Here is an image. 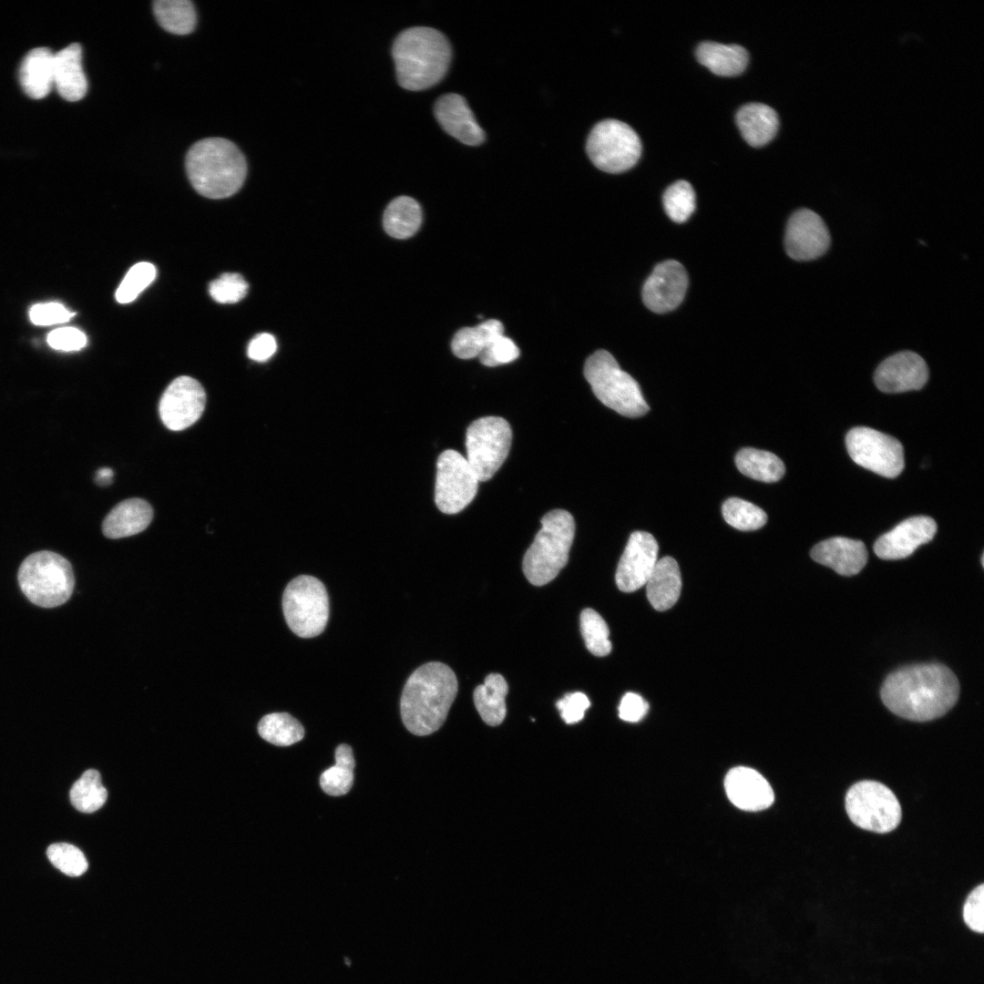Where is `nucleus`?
Segmentation results:
<instances>
[{
	"mask_svg": "<svg viewBox=\"0 0 984 984\" xmlns=\"http://www.w3.org/2000/svg\"><path fill=\"white\" fill-rule=\"evenodd\" d=\"M645 585L648 600L655 610L662 611L671 608L682 589L677 561L669 556L658 560Z\"/></svg>",
	"mask_w": 984,
	"mask_h": 984,
	"instance_id": "obj_27",
	"label": "nucleus"
},
{
	"mask_svg": "<svg viewBox=\"0 0 984 984\" xmlns=\"http://www.w3.org/2000/svg\"><path fill=\"white\" fill-rule=\"evenodd\" d=\"M688 286V275L677 261L668 260L657 264L642 288V300L648 309L663 313L675 309L682 302Z\"/></svg>",
	"mask_w": 984,
	"mask_h": 984,
	"instance_id": "obj_17",
	"label": "nucleus"
},
{
	"mask_svg": "<svg viewBox=\"0 0 984 984\" xmlns=\"http://www.w3.org/2000/svg\"><path fill=\"white\" fill-rule=\"evenodd\" d=\"M422 222V210L418 202L407 196L393 200L384 213V228L392 237L406 239L414 235Z\"/></svg>",
	"mask_w": 984,
	"mask_h": 984,
	"instance_id": "obj_31",
	"label": "nucleus"
},
{
	"mask_svg": "<svg viewBox=\"0 0 984 984\" xmlns=\"http://www.w3.org/2000/svg\"><path fill=\"white\" fill-rule=\"evenodd\" d=\"M277 349L275 338L270 333H260L249 343L248 355L257 362H265L270 359Z\"/></svg>",
	"mask_w": 984,
	"mask_h": 984,
	"instance_id": "obj_49",
	"label": "nucleus"
},
{
	"mask_svg": "<svg viewBox=\"0 0 984 984\" xmlns=\"http://www.w3.org/2000/svg\"><path fill=\"white\" fill-rule=\"evenodd\" d=\"M156 268L147 261L132 266L116 291V300L119 303L133 302L155 279Z\"/></svg>",
	"mask_w": 984,
	"mask_h": 984,
	"instance_id": "obj_40",
	"label": "nucleus"
},
{
	"mask_svg": "<svg viewBox=\"0 0 984 984\" xmlns=\"http://www.w3.org/2000/svg\"><path fill=\"white\" fill-rule=\"evenodd\" d=\"M152 518V507L146 500L126 499L107 515L102 523V530L109 538L130 537L146 529Z\"/></svg>",
	"mask_w": 984,
	"mask_h": 984,
	"instance_id": "obj_24",
	"label": "nucleus"
},
{
	"mask_svg": "<svg viewBox=\"0 0 984 984\" xmlns=\"http://www.w3.org/2000/svg\"><path fill=\"white\" fill-rule=\"evenodd\" d=\"M205 404L202 385L192 377L179 376L164 391L159 405V416L167 428L184 430L199 420Z\"/></svg>",
	"mask_w": 984,
	"mask_h": 984,
	"instance_id": "obj_14",
	"label": "nucleus"
},
{
	"mask_svg": "<svg viewBox=\"0 0 984 984\" xmlns=\"http://www.w3.org/2000/svg\"><path fill=\"white\" fill-rule=\"evenodd\" d=\"M74 313L57 302L39 303L29 312L30 320L38 325H49L67 322Z\"/></svg>",
	"mask_w": 984,
	"mask_h": 984,
	"instance_id": "obj_45",
	"label": "nucleus"
},
{
	"mask_svg": "<svg viewBox=\"0 0 984 984\" xmlns=\"http://www.w3.org/2000/svg\"><path fill=\"white\" fill-rule=\"evenodd\" d=\"M519 355V349L512 339L502 334L496 338L478 356L486 366H497L515 361Z\"/></svg>",
	"mask_w": 984,
	"mask_h": 984,
	"instance_id": "obj_43",
	"label": "nucleus"
},
{
	"mask_svg": "<svg viewBox=\"0 0 984 984\" xmlns=\"http://www.w3.org/2000/svg\"><path fill=\"white\" fill-rule=\"evenodd\" d=\"M663 207L667 215L675 222L686 221L695 210V193L686 180H678L665 190Z\"/></svg>",
	"mask_w": 984,
	"mask_h": 984,
	"instance_id": "obj_39",
	"label": "nucleus"
},
{
	"mask_svg": "<svg viewBox=\"0 0 984 984\" xmlns=\"http://www.w3.org/2000/svg\"><path fill=\"white\" fill-rule=\"evenodd\" d=\"M984 886L980 884L968 896L963 907V918L973 931L984 932Z\"/></svg>",
	"mask_w": 984,
	"mask_h": 984,
	"instance_id": "obj_44",
	"label": "nucleus"
},
{
	"mask_svg": "<svg viewBox=\"0 0 984 984\" xmlns=\"http://www.w3.org/2000/svg\"><path fill=\"white\" fill-rule=\"evenodd\" d=\"M831 237L823 219L809 209H800L789 218L784 235L787 255L795 261H812L829 249Z\"/></svg>",
	"mask_w": 984,
	"mask_h": 984,
	"instance_id": "obj_15",
	"label": "nucleus"
},
{
	"mask_svg": "<svg viewBox=\"0 0 984 984\" xmlns=\"http://www.w3.org/2000/svg\"><path fill=\"white\" fill-rule=\"evenodd\" d=\"M504 334V325L490 319L476 326L460 329L454 336L451 348L461 359L478 357L498 336Z\"/></svg>",
	"mask_w": 984,
	"mask_h": 984,
	"instance_id": "obj_30",
	"label": "nucleus"
},
{
	"mask_svg": "<svg viewBox=\"0 0 984 984\" xmlns=\"http://www.w3.org/2000/svg\"><path fill=\"white\" fill-rule=\"evenodd\" d=\"M258 733L265 741L278 746L292 745L303 738L302 725L287 712H272L263 716Z\"/></svg>",
	"mask_w": 984,
	"mask_h": 984,
	"instance_id": "obj_35",
	"label": "nucleus"
},
{
	"mask_svg": "<svg viewBox=\"0 0 984 984\" xmlns=\"http://www.w3.org/2000/svg\"><path fill=\"white\" fill-rule=\"evenodd\" d=\"M54 55L49 48L37 47L25 56L19 70V80L28 97L40 99L50 92L54 86Z\"/></svg>",
	"mask_w": 984,
	"mask_h": 984,
	"instance_id": "obj_26",
	"label": "nucleus"
},
{
	"mask_svg": "<svg viewBox=\"0 0 984 984\" xmlns=\"http://www.w3.org/2000/svg\"><path fill=\"white\" fill-rule=\"evenodd\" d=\"M580 631L589 651L602 657L611 651L610 630L603 618L592 609H585L580 614Z\"/></svg>",
	"mask_w": 984,
	"mask_h": 984,
	"instance_id": "obj_38",
	"label": "nucleus"
},
{
	"mask_svg": "<svg viewBox=\"0 0 984 984\" xmlns=\"http://www.w3.org/2000/svg\"><path fill=\"white\" fill-rule=\"evenodd\" d=\"M508 691L505 678L498 673L488 674L483 684L477 686L473 698L482 720L490 726L500 724L507 713L506 695Z\"/></svg>",
	"mask_w": 984,
	"mask_h": 984,
	"instance_id": "obj_29",
	"label": "nucleus"
},
{
	"mask_svg": "<svg viewBox=\"0 0 984 984\" xmlns=\"http://www.w3.org/2000/svg\"><path fill=\"white\" fill-rule=\"evenodd\" d=\"M735 464L744 476L766 483L780 480L785 472L784 465L777 456L751 447L737 452Z\"/></svg>",
	"mask_w": 984,
	"mask_h": 984,
	"instance_id": "obj_32",
	"label": "nucleus"
},
{
	"mask_svg": "<svg viewBox=\"0 0 984 984\" xmlns=\"http://www.w3.org/2000/svg\"><path fill=\"white\" fill-rule=\"evenodd\" d=\"M846 810L856 825L879 834L897 828L902 815L895 794L885 784L871 780L857 782L848 789Z\"/></svg>",
	"mask_w": 984,
	"mask_h": 984,
	"instance_id": "obj_9",
	"label": "nucleus"
},
{
	"mask_svg": "<svg viewBox=\"0 0 984 984\" xmlns=\"http://www.w3.org/2000/svg\"><path fill=\"white\" fill-rule=\"evenodd\" d=\"M540 522L522 563L526 578L535 586L548 583L566 566L575 536V521L567 510L553 509Z\"/></svg>",
	"mask_w": 984,
	"mask_h": 984,
	"instance_id": "obj_5",
	"label": "nucleus"
},
{
	"mask_svg": "<svg viewBox=\"0 0 984 984\" xmlns=\"http://www.w3.org/2000/svg\"><path fill=\"white\" fill-rule=\"evenodd\" d=\"M283 615L291 630L301 638L321 634L329 618V599L323 583L301 575L292 579L282 596Z\"/></svg>",
	"mask_w": 984,
	"mask_h": 984,
	"instance_id": "obj_8",
	"label": "nucleus"
},
{
	"mask_svg": "<svg viewBox=\"0 0 984 984\" xmlns=\"http://www.w3.org/2000/svg\"><path fill=\"white\" fill-rule=\"evenodd\" d=\"M21 590L34 604L54 608L65 603L75 585L73 569L67 559L51 551L29 555L18 570Z\"/></svg>",
	"mask_w": 984,
	"mask_h": 984,
	"instance_id": "obj_7",
	"label": "nucleus"
},
{
	"mask_svg": "<svg viewBox=\"0 0 984 984\" xmlns=\"http://www.w3.org/2000/svg\"><path fill=\"white\" fill-rule=\"evenodd\" d=\"M649 710L648 702L635 692H627L619 705V716L621 720L636 723L641 720Z\"/></svg>",
	"mask_w": 984,
	"mask_h": 984,
	"instance_id": "obj_48",
	"label": "nucleus"
},
{
	"mask_svg": "<svg viewBox=\"0 0 984 984\" xmlns=\"http://www.w3.org/2000/svg\"><path fill=\"white\" fill-rule=\"evenodd\" d=\"M69 797L73 806L82 813L90 814L102 807L108 791L102 784L100 774L95 769L84 772L72 785Z\"/></svg>",
	"mask_w": 984,
	"mask_h": 984,
	"instance_id": "obj_36",
	"label": "nucleus"
},
{
	"mask_svg": "<svg viewBox=\"0 0 984 984\" xmlns=\"http://www.w3.org/2000/svg\"><path fill=\"white\" fill-rule=\"evenodd\" d=\"M512 440L507 421L499 416H484L466 429V460L479 481H487L505 462Z\"/></svg>",
	"mask_w": 984,
	"mask_h": 984,
	"instance_id": "obj_11",
	"label": "nucleus"
},
{
	"mask_svg": "<svg viewBox=\"0 0 984 984\" xmlns=\"http://www.w3.org/2000/svg\"><path fill=\"white\" fill-rule=\"evenodd\" d=\"M392 54L399 85L413 91L438 83L451 60V47L446 37L427 26H414L402 31L394 41Z\"/></svg>",
	"mask_w": 984,
	"mask_h": 984,
	"instance_id": "obj_3",
	"label": "nucleus"
},
{
	"mask_svg": "<svg viewBox=\"0 0 984 984\" xmlns=\"http://www.w3.org/2000/svg\"><path fill=\"white\" fill-rule=\"evenodd\" d=\"M698 61L712 73L721 77L742 74L749 60L746 49L739 45L702 42L696 49Z\"/></svg>",
	"mask_w": 984,
	"mask_h": 984,
	"instance_id": "obj_28",
	"label": "nucleus"
},
{
	"mask_svg": "<svg viewBox=\"0 0 984 984\" xmlns=\"http://www.w3.org/2000/svg\"><path fill=\"white\" fill-rule=\"evenodd\" d=\"M584 375L596 397L627 417H639L650 410L640 385L606 350H598L585 362Z\"/></svg>",
	"mask_w": 984,
	"mask_h": 984,
	"instance_id": "obj_6",
	"label": "nucleus"
},
{
	"mask_svg": "<svg viewBox=\"0 0 984 984\" xmlns=\"http://www.w3.org/2000/svg\"><path fill=\"white\" fill-rule=\"evenodd\" d=\"M724 520L739 530H755L767 521L765 512L754 504L738 497H730L722 507Z\"/></svg>",
	"mask_w": 984,
	"mask_h": 984,
	"instance_id": "obj_37",
	"label": "nucleus"
},
{
	"mask_svg": "<svg viewBox=\"0 0 984 984\" xmlns=\"http://www.w3.org/2000/svg\"><path fill=\"white\" fill-rule=\"evenodd\" d=\"M928 375V367L919 354L902 351L886 358L877 366L874 381L884 393H902L922 388Z\"/></svg>",
	"mask_w": 984,
	"mask_h": 984,
	"instance_id": "obj_18",
	"label": "nucleus"
},
{
	"mask_svg": "<svg viewBox=\"0 0 984 984\" xmlns=\"http://www.w3.org/2000/svg\"><path fill=\"white\" fill-rule=\"evenodd\" d=\"M812 559L842 576H853L867 562V551L860 540L835 537L823 540L811 550Z\"/></svg>",
	"mask_w": 984,
	"mask_h": 984,
	"instance_id": "obj_22",
	"label": "nucleus"
},
{
	"mask_svg": "<svg viewBox=\"0 0 984 984\" xmlns=\"http://www.w3.org/2000/svg\"><path fill=\"white\" fill-rule=\"evenodd\" d=\"M850 457L863 466L885 477H896L904 468V449L895 437L876 429L858 426L846 437Z\"/></svg>",
	"mask_w": 984,
	"mask_h": 984,
	"instance_id": "obj_13",
	"label": "nucleus"
},
{
	"mask_svg": "<svg viewBox=\"0 0 984 984\" xmlns=\"http://www.w3.org/2000/svg\"><path fill=\"white\" fill-rule=\"evenodd\" d=\"M658 543L649 532L631 533L615 575L620 590L632 592L646 584L658 561Z\"/></svg>",
	"mask_w": 984,
	"mask_h": 984,
	"instance_id": "obj_16",
	"label": "nucleus"
},
{
	"mask_svg": "<svg viewBox=\"0 0 984 984\" xmlns=\"http://www.w3.org/2000/svg\"><path fill=\"white\" fill-rule=\"evenodd\" d=\"M153 11L160 26L171 34L187 35L195 28L197 16L190 1L157 0Z\"/></svg>",
	"mask_w": 984,
	"mask_h": 984,
	"instance_id": "obj_33",
	"label": "nucleus"
},
{
	"mask_svg": "<svg viewBox=\"0 0 984 984\" xmlns=\"http://www.w3.org/2000/svg\"><path fill=\"white\" fill-rule=\"evenodd\" d=\"M589 705V698L580 692L568 693L556 703L561 718L568 724L581 721Z\"/></svg>",
	"mask_w": 984,
	"mask_h": 984,
	"instance_id": "obj_46",
	"label": "nucleus"
},
{
	"mask_svg": "<svg viewBox=\"0 0 984 984\" xmlns=\"http://www.w3.org/2000/svg\"><path fill=\"white\" fill-rule=\"evenodd\" d=\"M880 695L884 704L897 716L926 722L944 715L955 705L959 682L943 664H915L890 673Z\"/></svg>",
	"mask_w": 984,
	"mask_h": 984,
	"instance_id": "obj_1",
	"label": "nucleus"
},
{
	"mask_svg": "<svg viewBox=\"0 0 984 984\" xmlns=\"http://www.w3.org/2000/svg\"><path fill=\"white\" fill-rule=\"evenodd\" d=\"M54 85L59 95L67 101L83 98L87 80L82 67V48L73 43L54 55Z\"/></svg>",
	"mask_w": 984,
	"mask_h": 984,
	"instance_id": "obj_23",
	"label": "nucleus"
},
{
	"mask_svg": "<svg viewBox=\"0 0 984 984\" xmlns=\"http://www.w3.org/2000/svg\"><path fill=\"white\" fill-rule=\"evenodd\" d=\"M479 479L468 461L459 452L447 449L436 463L435 502L445 514L462 511L475 498Z\"/></svg>",
	"mask_w": 984,
	"mask_h": 984,
	"instance_id": "obj_12",
	"label": "nucleus"
},
{
	"mask_svg": "<svg viewBox=\"0 0 984 984\" xmlns=\"http://www.w3.org/2000/svg\"><path fill=\"white\" fill-rule=\"evenodd\" d=\"M334 755L335 764L321 774L320 784L324 793L337 796L348 793L353 785L354 759L352 748L344 743L336 748Z\"/></svg>",
	"mask_w": 984,
	"mask_h": 984,
	"instance_id": "obj_34",
	"label": "nucleus"
},
{
	"mask_svg": "<svg viewBox=\"0 0 984 984\" xmlns=\"http://www.w3.org/2000/svg\"><path fill=\"white\" fill-rule=\"evenodd\" d=\"M47 343L57 350L77 351L87 344V337L77 328L63 327L51 332L47 336Z\"/></svg>",
	"mask_w": 984,
	"mask_h": 984,
	"instance_id": "obj_47",
	"label": "nucleus"
},
{
	"mask_svg": "<svg viewBox=\"0 0 984 984\" xmlns=\"http://www.w3.org/2000/svg\"><path fill=\"white\" fill-rule=\"evenodd\" d=\"M249 285L243 277L235 272H227L210 282L209 292L212 299L220 303H235L243 299Z\"/></svg>",
	"mask_w": 984,
	"mask_h": 984,
	"instance_id": "obj_42",
	"label": "nucleus"
},
{
	"mask_svg": "<svg viewBox=\"0 0 984 984\" xmlns=\"http://www.w3.org/2000/svg\"><path fill=\"white\" fill-rule=\"evenodd\" d=\"M113 477V471L108 467H102L96 473V482L100 486L108 485Z\"/></svg>",
	"mask_w": 984,
	"mask_h": 984,
	"instance_id": "obj_50",
	"label": "nucleus"
},
{
	"mask_svg": "<svg viewBox=\"0 0 984 984\" xmlns=\"http://www.w3.org/2000/svg\"><path fill=\"white\" fill-rule=\"evenodd\" d=\"M724 788L730 801L744 811H761L774 801L773 788L767 780L749 767L731 769L724 778Z\"/></svg>",
	"mask_w": 984,
	"mask_h": 984,
	"instance_id": "obj_20",
	"label": "nucleus"
},
{
	"mask_svg": "<svg viewBox=\"0 0 984 984\" xmlns=\"http://www.w3.org/2000/svg\"><path fill=\"white\" fill-rule=\"evenodd\" d=\"M46 856L53 866L65 875L78 876L87 870V860L77 846L67 843H56L46 849Z\"/></svg>",
	"mask_w": 984,
	"mask_h": 984,
	"instance_id": "obj_41",
	"label": "nucleus"
},
{
	"mask_svg": "<svg viewBox=\"0 0 984 984\" xmlns=\"http://www.w3.org/2000/svg\"><path fill=\"white\" fill-rule=\"evenodd\" d=\"M736 123L745 141L755 148L770 142L779 128L775 110L762 103H748L740 108Z\"/></svg>",
	"mask_w": 984,
	"mask_h": 984,
	"instance_id": "obj_25",
	"label": "nucleus"
},
{
	"mask_svg": "<svg viewBox=\"0 0 984 984\" xmlns=\"http://www.w3.org/2000/svg\"><path fill=\"white\" fill-rule=\"evenodd\" d=\"M937 532V524L929 517L917 516L905 519L882 535L874 545V551L882 559H900L910 556L920 545L930 541Z\"/></svg>",
	"mask_w": 984,
	"mask_h": 984,
	"instance_id": "obj_19",
	"label": "nucleus"
},
{
	"mask_svg": "<svg viewBox=\"0 0 984 984\" xmlns=\"http://www.w3.org/2000/svg\"><path fill=\"white\" fill-rule=\"evenodd\" d=\"M458 683L452 669L438 661L417 668L407 679L400 711L406 729L416 735L437 731L456 696Z\"/></svg>",
	"mask_w": 984,
	"mask_h": 984,
	"instance_id": "obj_2",
	"label": "nucleus"
},
{
	"mask_svg": "<svg viewBox=\"0 0 984 984\" xmlns=\"http://www.w3.org/2000/svg\"><path fill=\"white\" fill-rule=\"evenodd\" d=\"M434 111L443 129L463 144L477 146L484 141V130L462 96L443 95L436 100Z\"/></svg>",
	"mask_w": 984,
	"mask_h": 984,
	"instance_id": "obj_21",
	"label": "nucleus"
},
{
	"mask_svg": "<svg viewBox=\"0 0 984 984\" xmlns=\"http://www.w3.org/2000/svg\"><path fill=\"white\" fill-rule=\"evenodd\" d=\"M586 150L598 169L609 173H620L637 163L641 154V143L628 124L617 119H605L591 129Z\"/></svg>",
	"mask_w": 984,
	"mask_h": 984,
	"instance_id": "obj_10",
	"label": "nucleus"
},
{
	"mask_svg": "<svg viewBox=\"0 0 984 984\" xmlns=\"http://www.w3.org/2000/svg\"><path fill=\"white\" fill-rule=\"evenodd\" d=\"M187 175L192 187L210 199H224L243 185L247 163L231 141L207 138L194 143L186 156Z\"/></svg>",
	"mask_w": 984,
	"mask_h": 984,
	"instance_id": "obj_4",
	"label": "nucleus"
}]
</instances>
